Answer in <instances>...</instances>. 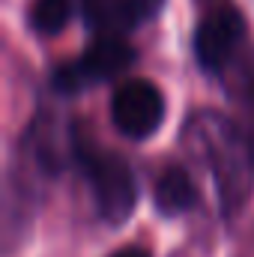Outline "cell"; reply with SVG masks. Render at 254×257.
<instances>
[{
	"label": "cell",
	"instance_id": "cell-3",
	"mask_svg": "<svg viewBox=\"0 0 254 257\" xmlns=\"http://www.w3.org/2000/svg\"><path fill=\"white\" fill-rule=\"evenodd\" d=\"M135 57H138V51L123 36H99L75 60L51 69V87L63 96L81 93L87 87L120 78L129 66L135 63Z\"/></svg>",
	"mask_w": 254,
	"mask_h": 257
},
{
	"label": "cell",
	"instance_id": "cell-7",
	"mask_svg": "<svg viewBox=\"0 0 254 257\" xmlns=\"http://www.w3.org/2000/svg\"><path fill=\"white\" fill-rule=\"evenodd\" d=\"M153 203L162 215H183L197 203V186L183 165L171 162L159 171L153 186Z\"/></svg>",
	"mask_w": 254,
	"mask_h": 257
},
{
	"label": "cell",
	"instance_id": "cell-9",
	"mask_svg": "<svg viewBox=\"0 0 254 257\" xmlns=\"http://www.w3.org/2000/svg\"><path fill=\"white\" fill-rule=\"evenodd\" d=\"M69 15H72L69 0H33L27 9V24L42 36H54L66 27Z\"/></svg>",
	"mask_w": 254,
	"mask_h": 257
},
{
	"label": "cell",
	"instance_id": "cell-6",
	"mask_svg": "<svg viewBox=\"0 0 254 257\" xmlns=\"http://www.w3.org/2000/svg\"><path fill=\"white\" fill-rule=\"evenodd\" d=\"M84 24L99 36H123L156 18L165 0H78Z\"/></svg>",
	"mask_w": 254,
	"mask_h": 257
},
{
	"label": "cell",
	"instance_id": "cell-8",
	"mask_svg": "<svg viewBox=\"0 0 254 257\" xmlns=\"http://www.w3.org/2000/svg\"><path fill=\"white\" fill-rule=\"evenodd\" d=\"M227 93L245 114V132L254 141V48L239 54L236 63L227 69Z\"/></svg>",
	"mask_w": 254,
	"mask_h": 257
},
{
	"label": "cell",
	"instance_id": "cell-2",
	"mask_svg": "<svg viewBox=\"0 0 254 257\" xmlns=\"http://www.w3.org/2000/svg\"><path fill=\"white\" fill-rule=\"evenodd\" d=\"M72 165L93 194L99 218L111 227L123 224L138 203V183L126 159L72 126Z\"/></svg>",
	"mask_w": 254,
	"mask_h": 257
},
{
	"label": "cell",
	"instance_id": "cell-5",
	"mask_svg": "<svg viewBox=\"0 0 254 257\" xmlns=\"http://www.w3.org/2000/svg\"><path fill=\"white\" fill-rule=\"evenodd\" d=\"M111 120H114L117 132H123L126 138H135V141L156 135V128L165 120L162 90L147 78L126 81L123 87H117V93L111 99Z\"/></svg>",
	"mask_w": 254,
	"mask_h": 257
},
{
	"label": "cell",
	"instance_id": "cell-1",
	"mask_svg": "<svg viewBox=\"0 0 254 257\" xmlns=\"http://www.w3.org/2000/svg\"><path fill=\"white\" fill-rule=\"evenodd\" d=\"M183 144L212 174L221 212H239L254 192V141L245 126L215 108H197L183 123Z\"/></svg>",
	"mask_w": 254,
	"mask_h": 257
},
{
	"label": "cell",
	"instance_id": "cell-4",
	"mask_svg": "<svg viewBox=\"0 0 254 257\" xmlns=\"http://www.w3.org/2000/svg\"><path fill=\"white\" fill-rule=\"evenodd\" d=\"M245 30H248L245 15L233 3H227V0L209 3L194 24L191 45H194L197 66L203 72H212V75L227 72L239 57V48L245 42Z\"/></svg>",
	"mask_w": 254,
	"mask_h": 257
},
{
	"label": "cell",
	"instance_id": "cell-10",
	"mask_svg": "<svg viewBox=\"0 0 254 257\" xmlns=\"http://www.w3.org/2000/svg\"><path fill=\"white\" fill-rule=\"evenodd\" d=\"M108 257H153L147 248H141V245H126V248H117L114 254H108Z\"/></svg>",
	"mask_w": 254,
	"mask_h": 257
}]
</instances>
